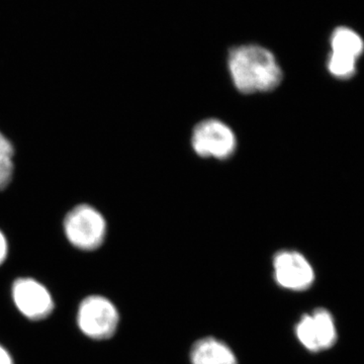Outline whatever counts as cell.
Instances as JSON below:
<instances>
[{
  "mask_svg": "<svg viewBox=\"0 0 364 364\" xmlns=\"http://www.w3.org/2000/svg\"><path fill=\"white\" fill-rule=\"evenodd\" d=\"M228 68L235 87L245 95L274 90L284 78L277 57L259 45L233 48L228 57Z\"/></svg>",
  "mask_w": 364,
  "mask_h": 364,
  "instance_id": "1",
  "label": "cell"
},
{
  "mask_svg": "<svg viewBox=\"0 0 364 364\" xmlns=\"http://www.w3.org/2000/svg\"><path fill=\"white\" fill-rule=\"evenodd\" d=\"M76 325L88 339L102 341L116 334L119 313L111 299L100 294H90L78 305Z\"/></svg>",
  "mask_w": 364,
  "mask_h": 364,
  "instance_id": "2",
  "label": "cell"
},
{
  "mask_svg": "<svg viewBox=\"0 0 364 364\" xmlns=\"http://www.w3.org/2000/svg\"><path fill=\"white\" fill-rule=\"evenodd\" d=\"M67 240L82 251L97 250L107 236V223L98 210L90 205H78L64 221Z\"/></svg>",
  "mask_w": 364,
  "mask_h": 364,
  "instance_id": "3",
  "label": "cell"
},
{
  "mask_svg": "<svg viewBox=\"0 0 364 364\" xmlns=\"http://www.w3.org/2000/svg\"><path fill=\"white\" fill-rule=\"evenodd\" d=\"M330 49L327 61L330 74L335 78H351L364 53L363 36L350 26H337L330 38Z\"/></svg>",
  "mask_w": 364,
  "mask_h": 364,
  "instance_id": "4",
  "label": "cell"
},
{
  "mask_svg": "<svg viewBox=\"0 0 364 364\" xmlns=\"http://www.w3.org/2000/svg\"><path fill=\"white\" fill-rule=\"evenodd\" d=\"M191 147L198 156L225 160L234 154L237 138L234 131L218 119H208L195 127Z\"/></svg>",
  "mask_w": 364,
  "mask_h": 364,
  "instance_id": "5",
  "label": "cell"
},
{
  "mask_svg": "<svg viewBox=\"0 0 364 364\" xmlns=\"http://www.w3.org/2000/svg\"><path fill=\"white\" fill-rule=\"evenodd\" d=\"M14 306L30 321L45 320L55 309L54 298L45 284L33 277H18L11 289Z\"/></svg>",
  "mask_w": 364,
  "mask_h": 364,
  "instance_id": "6",
  "label": "cell"
},
{
  "mask_svg": "<svg viewBox=\"0 0 364 364\" xmlns=\"http://www.w3.org/2000/svg\"><path fill=\"white\" fill-rule=\"evenodd\" d=\"M296 335L309 351L320 352L331 348L337 341L336 325L332 314L320 308L304 315L296 326Z\"/></svg>",
  "mask_w": 364,
  "mask_h": 364,
  "instance_id": "7",
  "label": "cell"
},
{
  "mask_svg": "<svg viewBox=\"0 0 364 364\" xmlns=\"http://www.w3.org/2000/svg\"><path fill=\"white\" fill-rule=\"evenodd\" d=\"M273 270L277 284L289 291H306L315 282L312 265L298 251L282 250L275 254Z\"/></svg>",
  "mask_w": 364,
  "mask_h": 364,
  "instance_id": "8",
  "label": "cell"
},
{
  "mask_svg": "<svg viewBox=\"0 0 364 364\" xmlns=\"http://www.w3.org/2000/svg\"><path fill=\"white\" fill-rule=\"evenodd\" d=\"M191 360V364H238L232 349L213 337L200 339L193 344Z\"/></svg>",
  "mask_w": 364,
  "mask_h": 364,
  "instance_id": "9",
  "label": "cell"
},
{
  "mask_svg": "<svg viewBox=\"0 0 364 364\" xmlns=\"http://www.w3.org/2000/svg\"><path fill=\"white\" fill-rule=\"evenodd\" d=\"M13 156L0 154V189L6 188L13 177Z\"/></svg>",
  "mask_w": 364,
  "mask_h": 364,
  "instance_id": "10",
  "label": "cell"
},
{
  "mask_svg": "<svg viewBox=\"0 0 364 364\" xmlns=\"http://www.w3.org/2000/svg\"><path fill=\"white\" fill-rule=\"evenodd\" d=\"M0 154H6L14 156V148L9 139L0 133Z\"/></svg>",
  "mask_w": 364,
  "mask_h": 364,
  "instance_id": "11",
  "label": "cell"
},
{
  "mask_svg": "<svg viewBox=\"0 0 364 364\" xmlns=\"http://www.w3.org/2000/svg\"><path fill=\"white\" fill-rule=\"evenodd\" d=\"M9 255V243L4 234L0 231V265L6 260Z\"/></svg>",
  "mask_w": 364,
  "mask_h": 364,
  "instance_id": "12",
  "label": "cell"
},
{
  "mask_svg": "<svg viewBox=\"0 0 364 364\" xmlns=\"http://www.w3.org/2000/svg\"><path fill=\"white\" fill-rule=\"evenodd\" d=\"M0 364H16L11 352L2 344H0Z\"/></svg>",
  "mask_w": 364,
  "mask_h": 364,
  "instance_id": "13",
  "label": "cell"
}]
</instances>
